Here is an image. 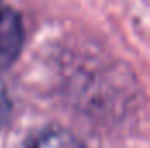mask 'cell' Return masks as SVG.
I'll return each mask as SVG.
<instances>
[{
  "label": "cell",
  "instance_id": "cell-1",
  "mask_svg": "<svg viewBox=\"0 0 150 148\" xmlns=\"http://www.w3.org/2000/svg\"><path fill=\"white\" fill-rule=\"evenodd\" d=\"M21 16L9 5L0 4V65H9L16 59L23 47Z\"/></svg>",
  "mask_w": 150,
  "mask_h": 148
},
{
  "label": "cell",
  "instance_id": "cell-2",
  "mask_svg": "<svg viewBox=\"0 0 150 148\" xmlns=\"http://www.w3.org/2000/svg\"><path fill=\"white\" fill-rule=\"evenodd\" d=\"M26 148H84L72 132L61 127H49L35 134Z\"/></svg>",
  "mask_w": 150,
  "mask_h": 148
},
{
  "label": "cell",
  "instance_id": "cell-3",
  "mask_svg": "<svg viewBox=\"0 0 150 148\" xmlns=\"http://www.w3.org/2000/svg\"><path fill=\"white\" fill-rule=\"evenodd\" d=\"M9 117H11V99H9L7 89H5V85L0 78V127L5 125Z\"/></svg>",
  "mask_w": 150,
  "mask_h": 148
}]
</instances>
